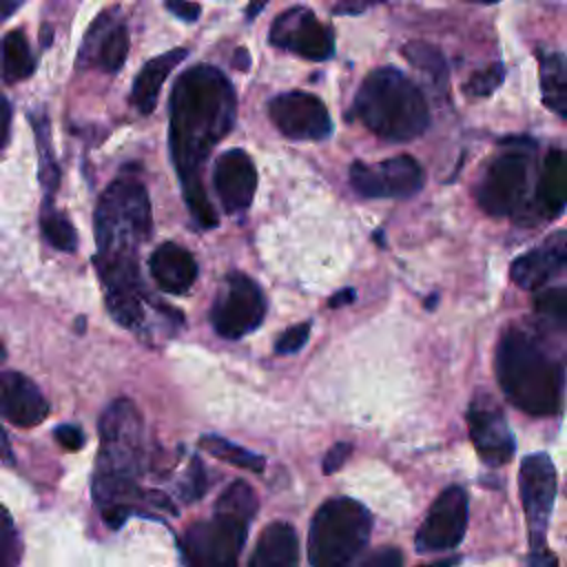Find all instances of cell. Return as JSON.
Here are the masks:
<instances>
[{
	"label": "cell",
	"instance_id": "1",
	"mask_svg": "<svg viewBox=\"0 0 567 567\" xmlns=\"http://www.w3.org/2000/svg\"><path fill=\"white\" fill-rule=\"evenodd\" d=\"M237 100L228 78L208 64L184 71L171 93V155L182 179L190 215L204 228L217 226V213L202 186V166L213 146L235 124Z\"/></svg>",
	"mask_w": 567,
	"mask_h": 567
},
{
	"label": "cell",
	"instance_id": "2",
	"mask_svg": "<svg viewBox=\"0 0 567 567\" xmlns=\"http://www.w3.org/2000/svg\"><path fill=\"white\" fill-rule=\"evenodd\" d=\"M151 235V202L144 184L122 175L100 197L95 208V268L104 292L142 295L137 248Z\"/></svg>",
	"mask_w": 567,
	"mask_h": 567
},
{
	"label": "cell",
	"instance_id": "3",
	"mask_svg": "<svg viewBox=\"0 0 567 567\" xmlns=\"http://www.w3.org/2000/svg\"><path fill=\"white\" fill-rule=\"evenodd\" d=\"M142 416L133 401L115 399L100 419V452L93 472V498L111 527H122L140 498Z\"/></svg>",
	"mask_w": 567,
	"mask_h": 567
},
{
	"label": "cell",
	"instance_id": "4",
	"mask_svg": "<svg viewBox=\"0 0 567 567\" xmlns=\"http://www.w3.org/2000/svg\"><path fill=\"white\" fill-rule=\"evenodd\" d=\"M496 379L518 410L532 416H551L560 410L563 365L523 328H507L496 348Z\"/></svg>",
	"mask_w": 567,
	"mask_h": 567
},
{
	"label": "cell",
	"instance_id": "5",
	"mask_svg": "<svg viewBox=\"0 0 567 567\" xmlns=\"http://www.w3.org/2000/svg\"><path fill=\"white\" fill-rule=\"evenodd\" d=\"M352 113L368 131L388 142L414 140L430 124V109L421 89L392 66L377 69L363 80Z\"/></svg>",
	"mask_w": 567,
	"mask_h": 567
},
{
	"label": "cell",
	"instance_id": "6",
	"mask_svg": "<svg viewBox=\"0 0 567 567\" xmlns=\"http://www.w3.org/2000/svg\"><path fill=\"white\" fill-rule=\"evenodd\" d=\"M372 529L370 512L354 498H328L312 516L308 560L312 567H346L365 547Z\"/></svg>",
	"mask_w": 567,
	"mask_h": 567
},
{
	"label": "cell",
	"instance_id": "7",
	"mask_svg": "<svg viewBox=\"0 0 567 567\" xmlns=\"http://www.w3.org/2000/svg\"><path fill=\"white\" fill-rule=\"evenodd\" d=\"M516 144L489 162L474 193L478 206L492 217H512L525 206L532 159L529 148H525L527 140L518 137Z\"/></svg>",
	"mask_w": 567,
	"mask_h": 567
},
{
	"label": "cell",
	"instance_id": "8",
	"mask_svg": "<svg viewBox=\"0 0 567 567\" xmlns=\"http://www.w3.org/2000/svg\"><path fill=\"white\" fill-rule=\"evenodd\" d=\"M246 520L215 512L213 518L193 523L182 536V558L186 567H237L248 532Z\"/></svg>",
	"mask_w": 567,
	"mask_h": 567
},
{
	"label": "cell",
	"instance_id": "9",
	"mask_svg": "<svg viewBox=\"0 0 567 567\" xmlns=\"http://www.w3.org/2000/svg\"><path fill=\"white\" fill-rule=\"evenodd\" d=\"M266 299L261 288L244 272H233L226 277L213 310L210 321L219 337L239 339L264 321Z\"/></svg>",
	"mask_w": 567,
	"mask_h": 567
},
{
	"label": "cell",
	"instance_id": "10",
	"mask_svg": "<svg viewBox=\"0 0 567 567\" xmlns=\"http://www.w3.org/2000/svg\"><path fill=\"white\" fill-rule=\"evenodd\" d=\"M425 173L410 155H396L377 164L354 162L350 166V186L370 199L412 197L423 188Z\"/></svg>",
	"mask_w": 567,
	"mask_h": 567
},
{
	"label": "cell",
	"instance_id": "11",
	"mask_svg": "<svg viewBox=\"0 0 567 567\" xmlns=\"http://www.w3.org/2000/svg\"><path fill=\"white\" fill-rule=\"evenodd\" d=\"M556 467L547 454H529L518 470L520 503L527 516L532 549H543L545 529L556 498Z\"/></svg>",
	"mask_w": 567,
	"mask_h": 567
},
{
	"label": "cell",
	"instance_id": "12",
	"mask_svg": "<svg viewBox=\"0 0 567 567\" xmlns=\"http://www.w3.org/2000/svg\"><path fill=\"white\" fill-rule=\"evenodd\" d=\"M270 42L303 60H328L334 53L332 31L306 7H292L279 13L270 27Z\"/></svg>",
	"mask_w": 567,
	"mask_h": 567
},
{
	"label": "cell",
	"instance_id": "13",
	"mask_svg": "<svg viewBox=\"0 0 567 567\" xmlns=\"http://www.w3.org/2000/svg\"><path fill=\"white\" fill-rule=\"evenodd\" d=\"M467 527V496L463 487H447L443 489L432 507L427 509L425 520L421 523L414 545L419 551H445L454 549Z\"/></svg>",
	"mask_w": 567,
	"mask_h": 567
},
{
	"label": "cell",
	"instance_id": "14",
	"mask_svg": "<svg viewBox=\"0 0 567 567\" xmlns=\"http://www.w3.org/2000/svg\"><path fill=\"white\" fill-rule=\"evenodd\" d=\"M268 113L272 124L290 140H323L332 131L326 104L312 93H281L270 100Z\"/></svg>",
	"mask_w": 567,
	"mask_h": 567
},
{
	"label": "cell",
	"instance_id": "15",
	"mask_svg": "<svg viewBox=\"0 0 567 567\" xmlns=\"http://www.w3.org/2000/svg\"><path fill=\"white\" fill-rule=\"evenodd\" d=\"M470 439L487 465H503L514 456V436L503 410L492 396H476L467 410Z\"/></svg>",
	"mask_w": 567,
	"mask_h": 567
},
{
	"label": "cell",
	"instance_id": "16",
	"mask_svg": "<svg viewBox=\"0 0 567 567\" xmlns=\"http://www.w3.org/2000/svg\"><path fill=\"white\" fill-rule=\"evenodd\" d=\"M213 184L226 213H244L257 190V168L250 155L241 148L221 153L215 162Z\"/></svg>",
	"mask_w": 567,
	"mask_h": 567
},
{
	"label": "cell",
	"instance_id": "17",
	"mask_svg": "<svg viewBox=\"0 0 567 567\" xmlns=\"http://www.w3.org/2000/svg\"><path fill=\"white\" fill-rule=\"evenodd\" d=\"M49 414L40 388L22 372H0V416L18 427H33Z\"/></svg>",
	"mask_w": 567,
	"mask_h": 567
},
{
	"label": "cell",
	"instance_id": "18",
	"mask_svg": "<svg viewBox=\"0 0 567 567\" xmlns=\"http://www.w3.org/2000/svg\"><path fill=\"white\" fill-rule=\"evenodd\" d=\"M148 270L159 290L168 295L188 292L197 279V264L193 255L173 241H164L153 250L148 259Z\"/></svg>",
	"mask_w": 567,
	"mask_h": 567
},
{
	"label": "cell",
	"instance_id": "19",
	"mask_svg": "<svg viewBox=\"0 0 567 567\" xmlns=\"http://www.w3.org/2000/svg\"><path fill=\"white\" fill-rule=\"evenodd\" d=\"M188 55L186 49H171L162 55H155L153 60H148L144 64V69L137 73L135 82H133V91H131V102L133 106L142 113L148 115L155 111L157 106V97L159 91L166 82V78L171 75V71Z\"/></svg>",
	"mask_w": 567,
	"mask_h": 567
},
{
	"label": "cell",
	"instance_id": "20",
	"mask_svg": "<svg viewBox=\"0 0 567 567\" xmlns=\"http://www.w3.org/2000/svg\"><path fill=\"white\" fill-rule=\"evenodd\" d=\"M538 208L551 219L558 217L567 206V151L551 148L543 157L538 175Z\"/></svg>",
	"mask_w": 567,
	"mask_h": 567
},
{
	"label": "cell",
	"instance_id": "21",
	"mask_svg": "<svg viewBox=\"0 0 567 567\" xmlns=\"http://www.w3.org/2000/svg\"><path fill=\"white\" fill-rule=\"evenodd\" d=\"M297 532L288 523H270L248 560L246 567H297Z\"/></svg>",
	"mask_w": 567,
	"mask_h": 567
},
{
	"label": "cell",
	"instance_id": "22",
	"mask_svg": "<svg viewBox=\"0 0 567 567\" xmlns=\"http://www.w3.org/2000/svg\"><path fill=\"white\" fill-rule=\"evenodd\" d=\"M538 82L545 106L567 120V55L545 51L538 55Z\"/></svg>",
	"mask_w": 567,
	"mask_h": 567
},
{
	"label": "cell",
	"instance_id": "23",
	"mask_svg": "<svg viewBox=\"0 0 567 567\" xmlns=\"http://www.w3.org/2000/svg\"><path fill=\"white\" fill-rule=\"evenodd\" d=\"M558 264L556 257L551 252V248L547 246V241L543 246H536L527 252H523L520 257H516L512 261L509 268V277L518 288L525 290H536L543 284H547L554 275H558Z\"/></svg>",
	"mask_w": 567,
	"mask_h": 567
},
{
	"label": "cell",
	"instance_id": "24",
	"mask_svg": "<svg viewBox=\"0 0 567 567\" xmlns=\"http://www.w3.org/2000/svg\"><path fill=\"white\" fill-rule=\"evenodd\" d=\"M534 317L545 334L567 337V286L538 292L534 297Z\"/></svg>",
	"mask_w": 567,
	"mask_h": 567
},
{
	"label": "cell",
	"instance_id": "25",
	"mask_svg": "<svg viewBox=\"0 0 567 567\" xmlns=\"http://www.w3.org/2000/svg\"><path fill=\"white\" fill-rule=\"evenodd\" d=\"M0 58H2V75L9 82L27 80L35 71V60L29 47V40L22 31H11L2 38L0 44Z\"/></svg>",
	"mask_w": 567,
	"mask_h": 567
},
{
	"label": "cell",
	"instance_id": "26",
	"mask_svg": "<svg viewBox=\"0 0 567 567\" xmlns=\"http://www.w3.org/2000/svg\"><path fill=\"white\" fill-rule=\"evenodd\" d=\"M403 58L414 69H419L432 84H439V86L447 84V75H450L447 60L439 47L423 40H412L403 47Z\"/></svg>",
	"mask_w": 567,
	"mask_h": 567
},
{
	"label": "cell",
	"instance_id": "27",
	"mask_svg": "<svg viewBox=\"0 0 567 567\" xmlns=\"http://www.w3.org/2000/svg\"><path fill=\"white\" fill-rule=\"evenodd\" d=\"M199 445L202 450H206L210 456L224 461V463H230L235 467H241V470H248V472H261L264 470V456L224 439V436H217V434H206L199 439Z\"/></svg>",
	"mask_w": 567,
	"mask_h": 567
},
{
	"label": "cell",
	"instance_id": "28",
	"mask_svg": "<svg viewBox=\"0 0 567 567\" xmlns=\"http://www.w3.org/2000/svg\"><path fill=\"white\" fill-rule=\"evenodd\" d=\"M257 496L255 489L246 483V481H233L217 498L215 512H224L230 516H237L246 523L252 520V516L257 514Z\"/></svg>",
	"mask_w": 567,
	"mask_h": 567
},
{
	"label": "cell",
	"instance_id": "29",
	"mask_svg": "<svg viewBox=\"0 0 567 567\" xmlns=\"http://www.w3.org/2000/svg\"><path fill=\"white\" fill-rule=\"evenodd\" d=\"M40 228L53 248H58L62 252H73L78 248V233H75L73 224L62 213L51 208L49 204H44V210L40 217Z\"/></svg>",
	"mask_w": 567,
	"mask_h": 567
},
{
	"label": "cell",
	"instance_id": "30",
	"mask_svg": "<svg viewBox=\"0 0 567 567\" xmlns=\"http://www.w3.org/2000/svg\"><path fill=\"white\" fill-rule=\"evenodd\" d=\"M128 55V31L124 24L111 27L97 44V62L106 73H117Z\"/></svg>",
	"mask_w": 567,
	"mask_h": 567
},
{
	"label": "cell",
	"instance_id": "31",
	"mask_svg": "<svg viewBox=\"0 0 567 567\" xmlns=\"http://www.w3.org/2000/svg\"><path fill=\"white\" fill-rule=\"evenodd\" d=\"M33 122V131H35V142H38V151H40V179L44 184V188L49 193H53L58 188L60 182V173L55 166V159L51 155V144H49V126L44 117H35V113L29 115Z\"/></svg>",
	"mask_w": 567,
	"mask_h": 567
},
{
	"label": "cell",
	"instance_id": "32",
	"mask_svg": "<svg viewBox=\"0 0 567 567\" xmlns=\"http://www.w3.org/2000/svg\"><path fill=\"white\" fill-rule=\"evenodd\" d=\"M503 80H505V66L501 62H494V64L472 73L463 89L472 97H487L503 84Z\"/></svg>",
	"mask_w": 567,
	"mask_h": 567
},
{
	"label": "cell",
	"instance_id": "33",
	"mask_svg": "<svg viewBox=\"0 0 567 567\" xmlns=\"http://www.w3.org/2000/svg\"><path fill=\"white\" fill-rule=\"evenodd\" d=\"M16 563V532L4 507H0V567H13Z\"/></svg>",
	"mask_w": 567,
	"mask_h": 567
},
{
	"label": "cell",
	"instance_id": "34",
	"mask_svg": "<svg viewBox=\"0 0 567 567\" xmlns=\"http://www.w3.org/2000/svg\"><path fill=\"white\" fill-rule=\"evenodd\" d=\"M310 337V323H297V326H290L288 330H284L275 343V350L279 354H292L297 350H301L306 346Z\"/></svg>",
	"mask_w": 567,
	"mask_h": 567
},
{
	"label": "cell",
	"instance_id": "35",
	"mask_svg": "<svg viewBox=\"0 0 567 567\" xmlns=\"http://www.w3.org/2000/svg\"><path fill=\"white\" fill-rule=\"evenodd\" d=\"M204 492H206V472H204L202 461L195 456L190 461V467H188L182 494H184L186 501H197L199 496H204Z\"/></svg>",
	"mask_w": 567,
	"mask_h": 567
},
{
	"label": "cell",
	"instance_id": "36",
	"mask_svg": "<svg viewBox=\"0 0 567 567\" xmlns=\"http://www.w3.org/2000/svg\"><path fill=\"white\" fill-rule=\"evenodd\" d=\"M403 556L396 547H385L379 551H372L368 558L359 563V567H401Z\"/></svg>",
	"mask_w": 567,
	"mask_h": 567
},
{
	"label": "cell",
	"instance_id": "37",
	"mask_svg": "<svg viewBox=\"0 0 567 567\" xmlns=\"http://www.w3.org/2000/svg\"><path fill=\"white\" fill-rule=\"evenodd\" d=\"M53 436H55V441H58L64 450H69V452H75V450H80V447L84 445V434H82V430H80L78 425H71V423L58 425L55 432H53Z\"/></svg>",
	"mask_w": 567,
	"mask_h": 567
},
{
	"label": "cell",
	"instance_id": "38",
	"mask_svg": "<svg viewBox=\"0 0 567 567\" xmlns=\"http://www.w3.org/2000/svg\"><path fill=\"white\" fill-rule=\"evenodd\" d=\"M350 454H352V443L348 441L334 443L323 458V474H334L350 458Z\"/></svg>",
	"mask_w": 567,
	"mask_h": 567
},
{
	"label": "cell",
	"instance_id": "39",
	"mask_svg": "<svg viewBox=\"0 0 567 567\" xmlns=\"http://www.w3.org/2000/svg\"><path fill=\"white\" fill-rule=\"evenodd\" d=\"M166 9L186 22H195L199 18V4L190 0H166Z\"/></svg>",
	"mask_w": 567,
	"mask_h": 567
},
{
	"label": "cell",
	"instance_id": "40",
	"mask_svg": "<svg viewBox=\"0 0 567 567\" xmlns=\"http://www.w3.org/2000/svg\"><path fill=\"white\" fill-rule=\"evenodd\" d=\"M381 0H339L332 9L334 16H354V13H363L365 9H370L372 4H379Z\"/></svg>",
	"mask_w": 567,
	"mask_h": 567
},
{
	"label": "cell",
	"instance_id": "41",
	"mask_svg": "<svg viewBox=\"0 0 567 567\" xmlns=\"http://www.w3.org/2000/svg\"><path fill=\"white\" fill-rule=\"evenodd\" d=\"M547 246L551 248L558 270H567V233H556L547 239Z\"/></svg>",
	"mask_w": 567,
	"mask_h": 567
},
{
	"label": "cell",
	"instance_id": "42",
	"mask_svg": "<svg viewBox=\"0 0 567 567\" xmlns=\"http://www.w3.org/2000/svg\"><path fill=\"white\" fill-rule=\"evenodd\" d=\"M527 567H558V558L547 549H532L527 556Z\"/></svg>",
	"mask_w": 567,
	"mask_h": 567
},
{
	"label": "cell",
	"instance_id": "43",
	"mask_svg": "<svg viewBox=\"0 0 567 567\" xmlns=\"http://www.w3.org/2000/svg\"><path fill=\"white\" fill-rule=\"evenodd\" d=\"M9 122H11V106H9L7 97L0 93V148H2L4 142H7Z\"/></svg>",
	"mask_w": 567,
	"mask_h": 567
},
{
	"label": "cell",
	"instance_id": "44",
	"mask_svg": "<svg viewBox=\"0 0 567 567\" xmlns=\"http://www.w3.org/2000/svg\"><path fill=\"white\" fill-rule=\"evenodd\" d=\"M4 361V346L0 343V363ZM0 461L4 463H11L13 461V452H11V445H9V439L4 434V430L0 427Z\"/></svg>",
	"mask_w": 567,
	"mask_h": 567
},
{
	"label": "cell",
	"instance_id": "45",
	"mask_svg": "<svg viewBox=\"0 0 567 567\" xmlns=\"http://www.w3.org/2000/svg\"><path fill=\"white\" fill-rule=\"evenodd\" d=\"M352 301H354V290H352V288H343V290H339V292H334V295L330 297L328 306H330V308H341V306L352 303Z\"/></svg>",
	"mask_w": 567,
	"mask_h": 567
},
{
	"label": "cell",
	"instance_id": "46",
	"mask_svg": "<svg viewBox=\"0 0 567 567\" xmlns=\"http://www.w3.org/2000/svg\"><path fill=\"white\" fill-rule=\"evenodd\" d=\"M266 4H268V0H250L248 7H246V18H248V20H255V18L264 11Z\"/></svg>",
	"mask_w": 567,
	"mask_h": 567
},
{
	"label": "cell",
	"instance_id": "47",
	"mask_svg": "<svg viewBox=\"0 0 567 567\" xmlns=\"http://www.w3.org/2000/svg\"><path fill=\"white\" fill-rule=\"evenodd\" d=\"M233 60H235L233 64H235L237 69H241V71H246V69L250 66V58H248V51H246V49H237Z\"/></svg>",
	"mask_w": 567,
	"mask_h": 567
},
{
	"label": "cell",
	"instance_id": "48",
	"mask_svg": "<svg viewBox=\"0 0 567 567\" xmlns=\"http://www.w3.org/2000/svg\"><path fill=\"white\" fill-rule=\"evenodd\" d=\"M16 7H18V0H0V20L11 16Z\"/></svg>",
	"mask_w": 567,
	"mask_h": 567
},
{
	"label": "cell",
	"instance_id": "49",
	"mask_svg": "<svg viewBox=\"0 0 567 567\" xmlns=\"http://www.w3.org/2000/svg\"><path fill=\"white\" fill-rule=\"evenodd\" d=\"M51 38H53V29H51L49 24H44V27H42V35H40L42 47H49V44H51Z\"/></svg>",
	"mask_w": 567,
	"mask_h": 567
},
{
	"label": "cell",
	"instance_id": "50",
	"mask_svg": "<svg viewBox=\"0 0 567 567\" xmlns=\"http://www.w3.org/2000/svg\"><path fill=\"white\" fill-rule=\"evenodd\" d=\"M456 558H445V560H439V563H430V565H423V567H456Z\"/></svg>",
	"mask_w": 567,
	"mask_h": 567
},
{
	"label": "cell",
	"instance_id": "51",
	"mask_svg": "<svg viewBox=\"0 0 567 567\" xmlns=\"http://www.w3.org/2000/svg\"><path fill=\"white\" fill-rule=\"evenodd\" d=\"M470 2H481V4H492V2H498V0H470Z\"/></svg>",
	"mask_w": 567,
	"mask_h": 567
}]
</instances>
